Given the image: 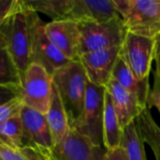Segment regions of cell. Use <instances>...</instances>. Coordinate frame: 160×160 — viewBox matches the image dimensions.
<instances>
[{"label":"cell","mask_w":160,"mask_h":160,"mask_svg":"<svg viewBox=\"0 0 160 160\" xmlns=\"http://www.w3.org/2000/svg\"><path fill=\"white\" fill-rule=\"evenodd\" d=\"M65 107L70 128L77 122L83 111L88 79L79 60L70 61L56 69L52 75Z\"/></svg>","instance_id":"6da1fadb"},{"label":"cell","mask_w":160,"mask_h":160,"mask_svg":"<svg viewBox=\"0 0 160 160\" xmlns=\"http://www.w3.org/2000/svg\"><path fill=\"white\" fill-rule=\"evenodd\" d=\"M1 30L6 37L7 50L22 74L31 64L30 22L28 8L23 1L16 0Z\"/></svg>","instance_id":"7a4b0ae2"},{"label":"cell","mask_w":160,"mask_h":160,"mask_svg":"<svg viewBox=\"0 0 160 160\" xmlns=\"http://www.w3.org/2000/svg\"><path fill=\"white\" fill-rule=\"evenodd\" d=\"M127 32L156 39L160 34V0H113Z\"/></svg>","instance_id":"3957f363"},{"label":"cell","mask_w":160,"mask_h":160,"mask_svg":"<svg viewBox=\"0 0 160 160\" xmlns=\"http://www.w3.org/2000/svg\"><path fill=\"white\" fill-rule=\"evenodd\" d=\"M81 38L79 55L122 45L127 30L121 18L104 22H78Z\"/></svg>","instance_id":"277c9868"},{"label":"cell","mask_w":160,"mask_h":160,"mask_svg":"<svg viewBox=\"0 0 160 160\" xmlns=\"http://www.w3.org/2000/svg\"><path fill=\"white\" fill-rule=\"evenodd\" d=\"M53 83L47 70L31 63L22 76V100L23 106L46 114L52 101Z\"/></svg>","instance_id":"5b68a950"},{"label":"cell","mask_w":160,"mask_h":160,"mask_svg":"<svg viewBox=\"0 0 160 160\" xmlns=\"http://www.w3.org/2000/svg\"><path fill=\"white\" fill-rule=\"evenodd\" d=\"M104 98L105 87L97 86L88 81L83 111L70 128L100 146H103Z\"/></svg>","instance_id":"8992f818"},{"label":"cell","mask_w":160,"mask_h":160,"mask_svg":"<svg viewBox=\"0 0 160 160\" xmlns=\"http://www.w3.org/2000/svg\"><path fill=\"white\" fill-rule=\"evenodd\" d=\"M28 17L31 34V63L43 67L52 76L56 69L65 66L70 60L50 41L45 31V23L38 13L28 8Z\"/></svg>","instance_id":"52a82bcc"},{"label":"cell","mask_w":160,"mask_h":160,"mask_svg":"<svg viewBox=\"0 0 160 160\" xmlns=\"http://www.w3.org/2000/svg\"><path fill=\"white\" fill-rule=\"evenodd\" d=\"M156 39L127 32L120 47L119 57L140 81L149 80L155 57Z\"/></svg>","instance_id":"ba28073f"},{"label":"cell","mask_w":160,"mask_h":160,"mask_svg":"<svg viewBox=\"0 0 160 160\" xmlns=\"http://www.w3.org/2000/svg\"><path fill=\"white\" fill-rule=\"evenodd\" d=\"M107 150L74 129L51 150L49 160H104Z\"/></svg>","instance_id":"9c48e42d"},{"label":"cell","mask_w":160,"mask_h":160,"mask_svg":"<svg viewBox=\"0 0 160 160\" xmlns=\"http://www.w3.org/2000/svg\"><path fill=\"white\" fill-rule=\"evenodd\" d=\"M120 47H112L79 55L90 82L97 86L105 87L112 79V70L119 56Z\"/></svg>","instance_id":"30bf717a"},{"label":"cell","mask_w":160,"mask_h":160,"mask_svg":"<svg viewBox=\"0 0 160 160\" xmlns=\"http://www.w3.org/2000/svg\"><path fill=\"white\" fill-rule=\"evenodd\" d=\"M45 31L52 45L68 60H78L81 38L78 22L70 19L52 21L45 23Z\"/></svg>","instance_id":"8fae6325"},{"label":"cell","mask_w":160,"mask_h":160,"mask_svg":"<svg viewBox=\"0 0 160 160\" xmlns=\"http://www.w3.org/2000/svg\"><path fill=\"white\" fill-rule=\"evenodd\" d=\"M22 125V146L51 150L54 143L44 114L22 106L21 113Z\"/></svg>","instance_id":"7c38bea8"},{"label":"cell","mask_w":160,"mask_h":160,"mask_svg":"<svg viewBox=\"0 0 160 160\" xmlns=\"http://www.w3.org/2000/svg\"><path fill=\"white\" fill-rule=\"evenodd\" d=\"M121 18L113 0H73L68 19L78 22H104Z\"/></svg>","instance_id":"4fadbf2b"},{"label":"cell","mask_w":160,"mask_h":160,"mask_svg":"<svg viewBox=\"0 0 160 160\" xmlns=\"http://www.w3.org/2000/svg\"><path fill=\"white\" fill-rule=\"evenodd\" d=\"M105 89L112 97L115 112L123 129L134 122L141 112L147 108L142 107L134 96L120 86L112 78L105 86Z\"/></svg>","instance_id":"5bb4252c"},{"label":"cell","mask_w":160,"mask_h":160,"mask_svg":"<svg viewBox=\"0 0 160 160\" xmlns=\"http://www.w3.org/2000/svg\"><path fill=\"white\" fill-rule=\"evenodd\" d=\"M112 78L125 90L134 96L142 107H147V98L151 89L149 80L140 81L119 56L114 65Z\"/></svg>","instance_id":"9a60e30c"},{"label":"cell","mask_w":160,"mask_h":160,"mask_svg":"<svg viewBox=\"0 0 160 160\" xmlns=\"http://www.w3.org/2000/svg\"><path fill=\"white\" fill-rule=\"evenodd\" d=\"M54 145L60 143L68 134L70 126L61 98L53 85L50 108L45 114Z\"/></svg>","instance_id":"2e32d148"},{"label":"cell","mask_w":160,"mask_h":160,"mask_svg":"<svg viewBox=\"0 0 160 160\" xmlns=\"http://www.w3.org/2000/svg\"><path fill=\"white\" fill-rule=\"evenodd\" d=\"M124 129L121 128L111 95L105 89L103 115V146L113 150L121 146Z\"/></svg>","instance_id":"e0dca14e"},{"label":"cell","mask_w":160,"mask_h":160,"mask_svg":"<svg viewBox=\"0 0 160 160\" xmlns=\"http://www.w3.org/2000/svg\"><path fill=\"white\" fill-rule=\"evenodd\" d=\"M135 124L143 143L151 148L155 159L160 160V127L154 120L148 107L136 118Z\"/></svg>","instance_id":"ac0fdd59"},{"label":"cell","mask_w":160,"mask_h":160,"mask_svg":"<svg viewBox=\"0 0 160 160\" xmlns=\"http://www.w3.org/2000/svg\"><path fill=\"white\" fill-rule=\"evenodd\" d=\"M73 0H26L25 6L35 12H41L52 21L68 19Z\"/></svg>","instance_id":"d6986e66"},{"label":"cell","mask_w":160,"mask_h":160,"mask_svg":"<svg viewBox=\"0 0 160 160\" xmlns=\"http://www.w3.org/2000/svg\"><path fill=\"white\" fill-rule=\"evenodd\" d=\"M121 147L126 151L129 160H147L144 143L138 133L135 121L124 128Z\"/></svg>","instance_id":"ffe728a7"},{"label":"cell","mask_w":160,"mask_h":160,"mask_svg":"<svg viewBox=\"0 0 160 160\" xmlns=\"http://www.w3.org/2000/svg\"><path fill=\"white\" fill-rule=\"evenodd\" d=\"M0 140L11 148L22 147V125L20 114L0 123Z\"/></svg>","instance_id":"44dd1931"},{"label":"cell","mask_w":160,"mask_h":160,"mask_svg":"<svg viewBox=\"0 0 160 160\" xmlns=\"http://www.w3.org/2000/svg\"><path fill=\"white\" fill-rule=\"evenodd\" d=\"M22 76L7 48L0 51V85L22 87Z\"/></svg>","instance_id":"7402d4cb"},{"label":"cell","mask_w":160,"mask_h":160,"mask_svg":"<svg viewBox=\"0 0 160 160\" xmlns=\"http://www.w3.org/2000/svg\"><path fill=\"white\" fill-rule=\"evenodd\" d=\"M22 98L12 99L0 106V123L8 121L14 116H17L21 113L22 108Z\"/></svg>","instance_id":"603a6c76"},{"label":"cell","mask_w":160,"mask_h":160,"mask_svg":"<svg viewBox=\"0 0 160 160\" xmlns=\"http://www.w3.org/2000/svg\"><path fill=\"white\" fill-rule=\"evenodd\" d=\"M147 107L151 109L155 107L160 112V72L154 71V85L150 89V93L147 98Z\"/></svg>","instance_id":"cb8c5ba5"},{"label":"cell","mask_w":160,"mask_h":160,"mask_svg":"<svg viewBox=\"0 0 160 160\" xmlns=\"http://www.w3.org/2000/svg\"><path fill=\"white\" fill-rule=\"evenodd\" d=\"M18 98H22V87L15 85H0V106Z\"/></svg>","instance_id":"d4e9b609"},{"label":"cell","mask_w":160,"mask_h":160,"mask_svg":"<svg viewBox=\"0 0 160 160\" xmlns=\"http://www.w3.org/2000/svg\"><path fill=\"white\" fill-rule=\"evenodd\" d=\"M0 158L2 160H28L22 154L21 148L14 149L0 140Z\"/></svg>","instance_id":"484cf974"},{"label":"cell","mask_w":160,"mask_h":160,"mask_svg":"<svg viewBox=\"0 0 160 160\" xmlns=\"http://www.w3.org/2000/svg\"><path fill=\"white\" fill-rule=\"evenodd\" d=\"M104 160H129L123 147H118L113 150H107Z\"/></svg>","instance_id":"4316f807"},{"label":"cell","mask_w":160,"mask_h":160,"mask_svg":"<svg viewBox=\"0 0 160 160\" xmlns=\"http://www.w3.org/2000/svg\"><path fill=\"white\" fill-rule=\"evenodd\" d=\"M16 0H0V21L4 20L12 10Z\"/></svg>","instance_id":"83f0119b"},{"label":"cell","mask_w":160,"mask_h":160,"mask_svg":"<svg viewBox=\"0 0 160 160\" xmlns=\"http://www.w3.org/2000/svg\"><path fill=\"white\" fill-rule=\"evenodd\" d=\"M156 62V70L160 72V34L156 38V49H155V57Z\"/></svg>","instance_id":"f1b7e54d"},{"label":"cell","mask_w":160,"mask_h":160,"mask_svg":"<svg viewBox=\"0 0 160 160\" xmlns=\"http://www.w3.org/2000/svg\"><path fill=\"white\" fill-rule=\"evenodd\" d=\"M8 16H7V17H8ZM7 17H6L4 20L0 21V51H1L2 49H4V48H7L6 37H5L4 33H3V32H2V30H1V28H2V26H3V24H4V22H5L6 19H7Z\"/></svg>","instance_id":"f546056e"},{"label":"cell","mask_w":160,"mask_h":160,"mask_svg":"<svg viewBox=\"0 0 160 160\" xmlns=\"http://www.w3.org/2000/svg\"><path fill=\"white\" fill-rule=\"evenodd\" d=\"M0 160H2V159H1V158H0Z\"/></svg>","instance_id":"4dcf8cb0"}]
</instances>
